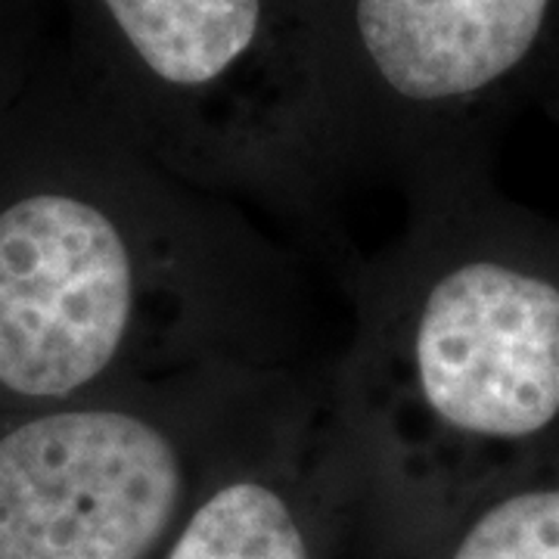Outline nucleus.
Wrapping results in <instances>:
<instances>
[{
    "label": "nucleus",
    "mask_w": 559,
    "mask_h": 559,
    "mask_svg": "<svg viewBox=\"0 0 559 559\" xmlns=\"http://www.w3.org/2000/svg\"><path fill=\"white\" fill-rule=\"evenodd\" d=\"M333 364L318 360L221 457L159 559H345L358 538L389 554Z\"/></svg>",
    "instance_id": "6"
},
{
    "label": "nucleus",
    "mask_w": 559,
    "mask_h": 559,
    "mask_svg": "<svg viewBox=\"0 0 559 559\" xmlns=\"http://www.w3.org/2000/svg\"><path fill=\"white\" fill-rule=\"evenodd\" d=\"M81 72L180 178L311 240L342 175L305 0H66Z\"/></svg>",
    "instance_id": "3"
},
{
    "label": "nucleus",
    "mask_w": 559,
    "mask_h": 559,
    "mask_svg": "<svg viewBox=\"0 0 559 559\" xmlns=\"http://www.w3.org/2000/svg\"><path fill=\"white\" fill-rule=\"evenodd\" d=\"M342 180L488 168L503 121L559 109V0H305Z\"/></svg>",
    "instance_id": "4"
},
{
    "label": "nucleus",
    "mask_w": 559,
    "mask_h": 559,
    "mask_svg": "<svg viewBox=\"0 0 559 559\" xmlns=\"http://www.w3.org/2000/svg\"><path fill=\"white\" fill-rule=\"evenodd\" d=\"M314 364L0 411V559H159L221 457Z\"/></svg>",
    "instance_id": "5"
},
{
    "label": "nucleus",
    "mask_w": 559,
    "mask_h": 559,
    "mask_svg": "<svg viewBox=\"0 0 559 559\" xmlns=\"http://www.w3.org/2000/svg\"><path fill=\"white\" fill-rule=\"evenodd\" d=\"M293 255L180 178L100 87L25 79L0 112V411L221 367L311 364Z\"/></svg>",
    "instance_id": "1"
},
{
    "label": "nucleus",
    "mask_w": 559,
    "mask_h": 559,
    "mask_svg": "<svg viewBox=\"0 0 559 559\" xmlns=\"http://www.w3.org/2000/svg\"><path fill=\"white\" fill-rule=\"evenodd\" d=\"M407 559H559V451L481 488Z\"/></svg>",
    "instance_id": "7"
},
{
    "label": "nucleus",
    "mask_w": 559,
    "mask_h": 559,
    "mask_svg": "<svg viewBox=\"0 0 559 559\" xmlns=\"http://www.w3.org/2000/svg\"><path fill=\"white\" fill-rule=\"evenodd\" d=\"M25 79L28 75L22 72L20 60H16V47L0 32V112H3L7 103L16 97V91H20Z\"/></svg>",
    "instance_id": "8"
},
{
    "label": "nucleus",
    "mask_w": 559,
    "mask_h": 559,
    "mask_svg": "<svg viewBox=\"0 0 559 559\" xmlns=\"http://www.w3.org/2000/svg\"><path fill=\"white\" fill-rule=\"evenodd\" d=\"M399 237L345 274L336 399L392 557L559 451V218L495 165L411 193Z\"/></svg>",
    "instance_id": "2"
}]
</instances>
